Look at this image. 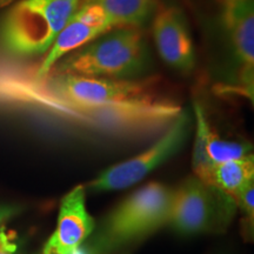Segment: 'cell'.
I'll return each mask as SVG.
<instances>
[{"mask_svg":"<svg viewBox=\"0 0 254 254\" xmlns=\"http://www.w3.org/2000/svg\"><path fill=\"white\" fill-rule=\"evenodd\" d=\"M0 100L36 107L75 128L107 135L140 136L165 131L183 112L173 101L97 106L47 90L31 69L0 66Z\"/></svg>","mask_w":254,"mask_h":254,"instance_id":"6da1fadb","label":"cell"},{"mask_svg":"<svg viewBox=\"0 0 254 254\" xmlns=\"http://www.w3.org/2000/svg\"><path fill=\"white\" fill-rule=\"evenodd\" d=\"M147 47L139 28H113L69 53L51 68L62 74L127 80L147 66Z\"/></svg>","mask_w":254,"mask_h":254,"instance_id":"7a4b0ae2","label":"cell"},{"mask_svg":"<svg viewBox=\"0 0 254 254\" xmlns=\"http://www.w3.org/2000/svg\"><path fill=\"white\" fill-rule=\"evenodd\" d=\"M81 0H18L0 25V43L18 57L46 55Z\"/></svg>","mask_w":254,"mask_h":254,"instance_id":"3957f363","label":"cell"},{"mask_svg":"<svg viewBox=\"0 0 254 254\" xmlns=\"http://www.w3.org/2000/svg\"><path fill=\"white\" fill-rule=\"evenodd\" d=\"M172 199L173 190L158 183L136 190L106 218L95 237L94 249H118L168 224Z\"/></svg>","mask_w":254,"mask_h":254,"instance_id":"277c9868","label":"cell"},{"mask_svg":"<svg viewBox=\"0 0 254 254\" xmlns=\"http://www.w3.org/2000/svg\"><path fill=\"white\" fill-rule=\"evenodd\" d=\"M237 204L215 186L189 178L173 192L168 224L183 234L220 232L228 226Z\"/></svg>","mask_w":254,"mask_h":254,"instance_id":"5b68a950","label":"cell"},{"mask_svg":"<svg viewBox=\"0 0 254 254\" xmlns=\"http://www.w3.org/2000/svg\"><path fill=\"white\" fill-rule=\"evenodd\" d=\"M190 117L182 112L151 147L134 158L107 168L88 184L92 190H124L134 185L182 148L190 131Z\"/></svg>","mask_w":254,"mask_h":254,"instance_id":"8992f818","label":"cell"},{"mask_svg":"<svg viewBox=\"0 0 254 254\" xmlns=\"http://www.w3.org/2000/svg\"><path fill=\"white\" fill-rule=\"evenodd\" d=\"M113 30L109 17L95 2L80 5L57 36L43 62L34 69L38 77L46 75L64 57L87 45L100 36Z\"/></svg>","mask_w":254,"mask_h":254,"instance_id":"52a82bcc","label":"cell"},{"mask_svg":"<svg viewBox=\"0 0 254 254\" xmlns=\"http://www.w3.org/2000/svg\"><path fill=\"white\" fill-rule=\"evenodd\" d=\"M220 18L233 55L240 67V80L253 92L254 0H219Z\"/></svg>","mask_w":254,"mask_h":254,"instance_id":"ba28073f","label":"cell"},{"mask_svg":"<svg viewBox=\"0 0 254 254\" xmlns=\"http://www.w3.org/2000/svg\"><path fill=\"white\" fill-rule=\"evenodd\" d=\"M155 47L165 64L183 73L195 66V51L185 18L178 7L164 6L153 20Z\"/></svg>","mask_w":254,"mask_h":254,"instance_id":"9c48e42d","label":"cell"},{"mask_svg":"<svg viewBox=\"0 0 254 254\" xmlns=\"http://www.w3.org/2000/svg\"><path fill=\"white\" fill-rule=\"evenodd\" d=\"M94 227V220L85 205V189L77 186L64 196L53 240L62 252L71 254L91 236Z\"/></svg>","mask_w":254,"mask_h":254,"instance_id":"30bf717a","label":"cell"},{"mask_svg":"<svg viewBox=\"0 0 254 254\" xmlns=\"http://www.w3.org/2000/svg\"><path fill=\"white\" fill-rule=\"evenodd\" d=\"M109 17L113 28L142 26L154 11L155 0H94Z\"/></svg>","mask_w":254,"mask_h":254,"instance_id":"8fae6325","label":"cell"},{"mask_svg":"<svg viewBox=\"0 0 254 254\" xmlns=\"http://www.w3.org/2000/svg\"><path fill=\"white\" fill-rule=\"evenodd\" d=\"M254 160L251 157L215 165L213 168V186L234 199L244 187L253 183Z\"/></svg>","mask_w":254,"mask_h":254,"instance_id":"7c38bea8","label":"cell"},{"mask_svg":"<svg viewBox=\"0 0 254 254\" xmlns=\"http://www.w3.org/2000/svg\"><path fill=\"white\" fill-rule=\"evenodd\" d=\"M195 116V136L193 145L192 165L195 177L202 183L213 186V168L214 165L208 157L207 142L211 132L205 110L199 101L194 103Z\"/></svg>","mask_w":254,"mask_h":254,"instance_id":"4fadbf2b","label":"cell"},{"mask_svg":"<svg viewBox=\"0 0 254 254\" xmlns=\"http://www.w3.org/2000/svg\"><path fill=\"white\" fill-rule=\"evenodd\" d=\"M208 157L213 165H220L253 155L252 147L244 142L225 140L211 129L207 142Z\"/></svg>","mask_w":254,"mask_h":254,"instance_id":"5bb4252c","label":"cell"},{"mask_svg":"<svg viewBox=\"0 0 254 254\" xmlns=\"http://www.w3.org/2000/svg\"><path fill=\"white\" fill-rule=\"evenodd\" d=\"M253 198H254V186L253 183L249 184V185L244 187L238 194L234 196V201L238 207L243 212H245L247 218L251 219V222H253L254 217V205H253Z\"/></svg>","mask_w":254,"mask_h":254,"instance_id":"9a60e30c","label":"cell"},{"mask_svg":"<svg viewBox=\"0 0 254 254\" xmlns=\"http://www.w3.org/2000/svg\"><path fill=\"white\" fill-rule=\"evenodd\" d=\"M15 251L17 244L13 241V237L4 228H0V254H15Z\"/></svg>","mask_w":254,"mask_h":254,"instance_id":"2e32d148","label":"cell"},{"mask_svg":"<svg viewBox=\"0 0 254 254\" xmlns=\"http://www.w3.org/2000/svg\"><path fill=\"white\" fill-rule=\"evenodd\" d=\"M41 254H66V253L62 252V251L58 249L56 241L53 240L52 237H51L49 241L45 244V246H44V250L43 252H41Z\"/></svg>","mask_w":254,"mask_h":254,"instance_id":"e0dca14e","label":"cell"},{"mask_svg":"<svg viewBox=\"0 0 254 254\" xmlns=\"http://www.w3.org/2000/svg\"><path fill=\"white\" fill-rule=\"evenodd\" d=\"M15 214V208L13 207H0V224L7 220L12 215Z\"/></svg>","mask_w":254,"mask_h":254,"instance_id":"ac0fdd59","label":"cell"},{"mask_svg":"<svg viewBox=\"0 0 254 254\" xmlns=\"http://www.w3.org/2000/svg\"><path fill=\"white\" fill-rule=\"evenodd\" d=\"M71 254H92V252L88 249H86V247L79 246L75 250H73Z\"/></svg>","mask_w":254,"mask_h":254,"instance_id":"d6986e66","label":"cell"},{"mask_svg":"<svg viewBox=\"0 0 254 254\" xmlns=\"http://www.w3.org/2000/svg\"><path fill=\"white\" fill-rule=\"evenodd\" d=\"M18 0H0V8L7 7L9 5H13Z\"/></svg>","mask_w":254,"mask_h":254,"instance_id":"ffe728a7","label":"cell"},{"mask_svg":"<svg viewBox=\"0 0 254 254\" xmlns=\"http://www.w3.org/2000/svg\"><path fill=\"white\" fill-rule=\"evenodd\" d=\"M94 0H81L80 5H85V4H90V2H93Z\"/></svg>","mask_w":254,"mask_h":254,"instance_id":"44dd1931","label":"cell"},{"mask_svg":"<svg viewBox=\"0 0 254 254\" xmlns=\"http://www.w3.org/2000/svg\"><path fill=\"white\" fill-rule=\"evenodd\" d=\"M40 254H41V253H40Z\"/></svg>","mask_w":254,"mask_h":254,"instance_id":"7402d4cb","label":"cell"}]
</instances>
